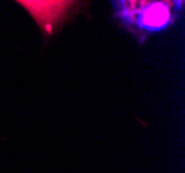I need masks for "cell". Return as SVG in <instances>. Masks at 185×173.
I'll list each match as a JSON object with an SVG mask.
<instances>
[{"label":"cell","mask_w":185,"mask_h":173,"mask_svg":"<svg viewBox=\"0 0 185 173\" xmlns=\"http://www.w3.org/2000/svg\"><path fill=\"white\" fill-rule=\"evenodd\" d=\"M170 18V10L166 3H151L142 12V25L149 29L162 28Z\"/></svg>","instance_id":"obj_1"}]
</instances>
